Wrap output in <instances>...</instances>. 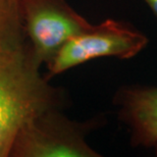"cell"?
<instances>
[{"instance_id":"7a4b0ae2","label":"cell","mask_w":157,"mask_h":157,"mask_svg":"<svg viewBox=\"0 0 157 157\" xmlns=\"http://www.w3.org/2000/svg\"><path fill=\"white\" fill-rule=\"evenodd\" d=\"M101 117L71 119L63 109L45 110L26 122L12 142L9 157H100L86 138L100 127Z\"/></svg>"},{"instance_id":"8992f818","label":"cell","mask_w":157,"mask_h":157,"mask_svg":"<svg viewBox=\"0 0 157 157\" xmlns=\"http://www.w3.org/2000/svg\"><path fill=\"white\" fill-rule=\"evenodd\" d=\"M25 42L17 0H0V48L18 47Z\"/></svg>"},{"instance_id":"ba28073f","label":"cell","mask_w":157,"mask_h":157,"mask_svg":"<svg viewBox=\"0 0 157 157\" xmlns=\"http://www.w3.org/2000/svg\"><path fill=\"white\" fill-rule=\"evenodd\" d=\"M152 148H154V149H155V154H156V156H157V141H156V143L154 144V146H153Z\"/></svg>"},{"instance_id":"52a82bcc","label":"cell","mask_w":157,"mask_h":157,"mask_svg":"<svg viewBox=\"0 0 157 157\" xmlns=\"http://www.w3.org/2000/svg\"><path fill=\"white\" fill-rule=\"evenodd\" d=\"M143 1H145L146 4L154 12V14L157 15V0H143Z\"/></svg>"},{"instance_id":"277c9868","label":"cell","mask_w":157,"mask_h":157,"mask_svg":"<svg viewBox=\"0 0 157 157\" xmlns=\"http://www.w3.org/2000/svg\"><path fill=\"white\" fill-rule=\"evenodd\" d=\"M25 37L41 65L47 64L73 37L93 24L67 0H17Z\"/></svg>"},{"instance_id":"3957f363","label":"cell","mask_w":157,"mask_h":157,"mask_svg":"<svg viewBox=\"0 0 157 157\" xmlns=\"http://www.w3.org/2000/svg\"><path fill=\"white\" fill-rule=\"evenodd\" d=\"M148 43V37L131 24L107 18L68 40L45 64L47 71L44 76L50 81L53 77L96 58H133Z\"/></svg>"},{"instance_id":"5b68a950","label":"cell","mask_w":157,"mask_h":157,"mask_svg":"<svg viewBox=\"0 0 157 157\" xmlns=\"http://www.w3.org/2000/svg\"><path fill=\"white\" fill-rule=\"evenodd\" d=\"M112 102L128 130L131 146L152 148L157 141V86H122Z\"/></svg>"},{"instance_id":"6da1fadb","label":"cell","mask_w":157,"mask_h":157,"mask_svg":"<svg viewBox=\"0 0 157 157\" xmlns=\"http://www.w3.org/2000/svg\"><path fill=\"white\" fill-rule=\"evenodd\" d=\"M41 67L27 41L0 48V157H9L15 136L31 118L68 104L67 91L50 84Z\"/></svg>"}]
</instances>
